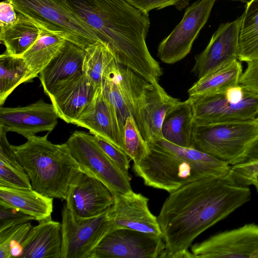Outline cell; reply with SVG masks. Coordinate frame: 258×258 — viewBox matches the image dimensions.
I'll return each mask as SVG.
<instances>
[{
  "label": "cell",
  "instance_id": "2",
  "mask_svg": "<svg viewBox=\"0 0 258 258\" xmlns=\"http://www.w3.org/2000/svg\"><path fill=\"white\" fill-rule=\"evenodd\" d=\"M71 9L106 45L116 61L149 82L162 72L150 53L146 39L150 21L126 0H66Z\"/></svg>",
  "mask_w": 258,
  "mask_h": 258
},
{
  "label": "cell",
  "instance_id": "43",
  "mask_svg": "<svg viewBox=\"0 0 258 258\" xmlns=\"http://www.w3.org/2000/svg\"><path fill=\"white\" fill-rule=\"evenodd\" d=\"M250 185H253L258 192V174L255 175L250 181Z\"/></svg>",
  "mask_w": 258,
  "mask_h": 258
},
{
  "label": "cell",
  "instance_id": "31",
  "mask_svg": "<svg viewBox=\"0 0 258 258\" xmlns=\"http://www.w3.org/2000/svg\"><path fill=\"white\" fill-rule=\"evenodd\" d=\"M32 227L28 222L0 231V258L19 257L22 243Z\"/></svg>",
  "mask_w": 258,
  "mask_h": 258
},
{
  "label": "cell",
  "instance_id": "32",
  "mask_svg": "<svg viewBox=\"0 0 258 258\" xmlns=\"http://www.w3.org/2000/svg\"><path fill=\"white\" fill-rule=\"evenodd\" d=\"M123 141L125 152L133 161V165L138 164L147 154L148 145L132 115L128 116L125 121Z\"/></svg>",
  "mask_w": 258,
  "mask_h": 258
},
{
  "label": "cell",
  "instance_id": "17",
  "mask_svg": "<svg viewBox=\"0 0 258 258\" xmlns=\"http://www.w3.org/2000/svg\"><path fill=\"white\" fill-rule=\"evenodd\" d=\"M149 199L133 190L114 196V203L107 215L114 229H129L162 236L157 217L150 212Z\"/></svg>",
  "mask_w": 258,
  "mask_h": 258
},
{
  "label": "cell",
  "instance_id": "41",
  "mask_svg": "<svg viewBox=\"0 0 258 258\" xmlns=\"http://www.w3.org/2000/svg\"><path fill=\"white\" fill-rule=\"evenodd\" d=\"M244 95V89L239 85L230 88L225 93L227 100L232 103L241 101L243 98Z\"/></svg>",
  "mask_w": 258,
  "mask_h": 258
},
{
  "label": "cell",
  "instance_id": "28",
  "mask_svg": "<svg viewBox=\"0 0 258 258\" xmlns=\"http://www.w3.org/2000/svg\"><path fill=\"white\" fill-rule=\"evenodd\" d=\"M240 16L238 59L248 62L258 59V0H248Z\"/></svg>",
  "mask_w": 258,
  "mask_h": 258
},
{
  "label": "cell",
  "instance_id": "15",
  "mask_svg": "<svg viewBox=\"0 0 258 258\" xmlns=\"http://www.w3.org/2000/svg\"><path fill=\"white\" fill-rule=\"evenodd\" d=\"M240 16L221 24L206 47L195 57L191 72L198 79L238 58Z\"/></svg>",
  "mask_w": 258,
  "mask_h": 258
},
{
  "label": "cell",
  "instance_id": "22",
  "mask_svg": "<svg viewBox=\"0 0 258 258\" xmlns=\"http://www.w3.org/2000/svg\"><path fill=\"white\" fill-rule=\"evenodd\" d=\"M29 230L22 243L21 258H61V223L51 218L41 220Z\"/></svg>",
  "mask_w": 258,
  "mask_h": 258
},
{
  "label": "cell",
  "instance_id": "16",
  "mask_svg": "<svg viewBox=\"0 0 258 258\" xmlns=\"http://www.w3.org/2000/svg\"><path fill=\"white\" fill-rule=\"evenodd\" d=\"M58 118L52 103L43 99L25 106L0 107V126L26 139L39 132H51L56 126Z\"/></svg>",
  "mask_w": 258,
  "mask_h": 258
},
{
  "label": "cell",
  "instance_id": "21",
  "mask_svg": "<svg viewBox=\"0 0 258 258\" xmlns=\"http://www.w3.org/2000/svg\"><path fill=\"white\" fill-rule=\"evenodd\" d=\"M84 49L66 40L57 54L39 74L44 92L53 90L83 74Z\"/></svg>",
  "mask_w": 258,
  "mask_h": 258
},
{
  "label": "cell",
  "instance_id": "40",
  "mask_svg": "<svg viewBox=\"0 0 258 258\" xmlns=\"http://www.w3.org/2000/svg\"><path fill=\"white\" fill-rule=\"evenodd\" d=\"M17 14L14 6L9 1L0 3L1 30L7 29L14 24L17 20Z\"/></svg>",
  "mask_w": 258,
  "mask_h": 258
},
{
  "label": "cell",
  "instance_id": "24",
  "mask_svg": "<svg viewBox=\"0 0 258 258\" xmlns=\"http://www.w3.org/2000/svg\"><path fill=\"white\" fill-rule=\"evenodd\" d=\"M193 125V109L188 97L166 112L161 126L162 138L178 146L190 147Z\"/></svg>",
  "mask_w": 258,
  "mask_h": 258
},
{
  "label": "cell",
  "instance_id": "11",
  "mask_svg": "<svg viewBox=\"0 0 258 258\" xmlns=\"http://www.w3.org/2000/svg\"><path fill=\"white\" fill-rule=\"evenodd\" d=\"M243 98L236 103L227 100L225 93L190 99L194 124L211 125L253 119L258 116V93L244 90Z\"/></svg>",
  "mask_w": 258,
  "mask_h": 258
},
{
  "label": "cell",
  "instance_id": "27",
  "mask_svg": "<svg viewBox=\"0 0 258 258\" xmlns=\"http://www.w3.org/2000/svg\"><path fill=\"white\" fill-rule=\"evenodd\" d=\"M16 22L6 29L1 30L0 40L9 54L22 57L37 39L40 27L22 14H17Z\"/></svg>",
  "mask_w": 258,
  "mask_h": 258
},
{
  "label": "cell",
  "instance_id": "34",
  "mask_svg": "<svg viewBox=\"0 0 258 258\" xmlns=\"http://www.w3.org/2000/svg\"><path fill=\"white\" fill-rule=\"evenodd\" d=\"M132 6L149 15V12L154 9H161L169 6H174L178 10L185 8L189 0H126Z\"/></svg>",
  "mask_w": 258,
  "mask_h": 258
},
{
  "label": "cell",
  "instance_id": "25",
  "mask_svg": "<svg viewBox=\"0 0 258 258\" xmlns=\"http://www.w3.org/2000/svg\"><path fill=\"white\" fill-rule=\"evenodd\" d=\"M238 59L215 70L199 79L188 90L189 97L225 93L230 88L238 85L242 73Z\"/></svg>",
  "mask_w": 258,
  "mask_h": 258
},
{
  "label": "cell",
  "instance_id": "7",
  "mask_svg": "<svg viewBox=\"0 0 258 258\" xmlns=\"http://www.w3.org/2000/svg\"><path fill=\"white\" fill-rule=\"evenodd\" d=\"M66 143L80 169L102 181L113 196L132 191L130 177L124 174L105 153L95 136L76 131Z\"/></svg>",
  "mask_w": 258,
  "mask_h": 258
},
{
  "label": "cell",
  "instance_id": "26",
  "mask_svg": "<svg viewBox=\"0 0 258 258\" xmlns=\"http://www.w3.org/2000/svg\"><path fill=\"white\" fill-rule=\"evenodd\" d=\"M40 28L37 39L22 57L29 68L32 79L39 74L57 54L66 39L45 29Z\"/></svg>",
  "mask_w": 258,
  "mask_h": 258
},
{
  "label": "cell",
  "instance_id": "10",
  "mask_svg": "<svg viewBox=\"0 0 258 258\" xmlns=\"http://www.w3.org/2000/svg\"><path fill=\"white\" fill-rule=\"evenodd\" d=\"M216 1L198 0L186 9L180 22L158 45L157 55L162 62L173 64L188 54Z\"/></svg>",
  "mask_w": 258,
  "mask_h": 258
},
{
  "label": "cell",
  "instance_id": "19",
  "mask_svg": "<svg viewBox=\"0 0 258 258\" xmlns=\"http://www.w3.org/2000/svg\"><path fill=\"white\" fill-rule=\"evenodd\" d=\"M98 87L83 74L58 87L48 96L59 118L73 124L92 102Z\"/></svg>",
  "mask_w": 258,
  "mask_h": 258
},
{
  "label": "cell",
  "instance_id": "23",
  "mask_svg": "<svg viewBox=\"0 0 258 258\" xmlns=\"http://www.w3.org/2000/svg\"><path fill=\"white\" fill-rule=\"evenodd\" d=\"M53 199L33 189L0 186V205L18 209L38 222L51 218Z\"/></svg>",
  "mask_w": 258,
  "mask_h": 258
},
{
  "label": "cell",
  "instance_id": "3",
  "mask_svg": "<svg viewBox=\"0 0 258 258\" xmlns=\"http://www.w3.org/2000/svg\"><path fill=\"white\" fill-rule=\"evenodd\" d=\"M147 143V154L133 165L134 171L146 186L170 193L189 182L230 173L231 166L228 163L191 147L163 138Z\"/></svg>",
  "mask_w": 258,
  "mask_h": 258
},
{
  "label": "cell",
  "instance_id": "30",
  "mask_svg": "<svg viewBox=\"0 0 258 258\" xmlns=\"http://www.w3.org/2000/svg\"><path fill=\"white\" fill-rule=\"evenodd\" d=\"M85 50L83 74L97 87H99L105 70L115 58L108 46L100 40L88 46Z\"/></svg>",
  "mask_w": 258,
  "mask_h": 258
},
{
  "label": "cell",
  "instance_id": "13",
  "mask_svg": "<svg viewBox=\"0 0 258 258\" xmlns=\"http://www.w3.org/2000/svg\"><path fill=\"white\" fill-rule=\"evenodd\" d=\"M194 258H258V225L249 223L193 245Z\"/></svg>",
  "mask_w": 258,
  "mask_h": 258
},
{
  "label": "cell",
  "instance_id": "6",
  "mask_svg": "<svg viewBox=\"0 0 258 258\" xmlns=\"http://www.w3.org/2000/svg\"><path fill=\"white\" fill-rule=\"evenodd\" d=\"M40 28L86 49L98 40L66 0H6Z\"/></svg>",
  "mask_w": 258,
  "mask_h": 258
},
{
  "label": "cell",
  "instance_id": "9",
  "mask_svg": "<svg viewBox=\"0 0 258 258\" xmlns=\"http://www.w3.org/2000/svg\"><path fill=\"white\" fill-rule=\"evenodd\" d=\"M148 82L114 59L105 70L102 82L103 92L114 107L122 129L127 117L137 121Z\"/></svg>",
  "mask_w": 258,
  "mask_h": 258
},
{
  "label": "cell",
  "instance_id": "18",
  "mask_svg": "<svg viewBox=\"0 0 258 258\" xmlns=\"http://www.w3.org/2000/svg\"><path fill=\"white\" fill-rule=\"evenodd\" d=\"M73 124L88 130L90 134L125 152L123 130L114 107L103 92L102 84L92 102Z\"/></svg>",
  "mask_w": 258,
  "mask_h": 258
},
{
  "label": "cell",
  "instance_id": "44",
  "mask_svg": "<svg viewBox=\"0 0 258 258\" xmlns=\"http://www.w3.org/2000/svg\"><path fill=\"white\" fill-rule=\"evenodd\" d=\"M230 1H238V2H242V3H245L248 0H230Z\"/></svg>",
  "mask_w": 258,
  "mask_h": 258
},
{
  "label": "cell",
  "instance_id": "39",
  "mask_svg": "<svg viewBox=\"0 0 258 258\" xmlns=\"http://www.w3.org/2000/svg\"><path fill=\"white\" fill-rule=\"evenodd\" d=\"M7 133L3 127L0 126V163L24 171L13 154L12 145L9 143L7 138Z\"/></svg>",
  "mask_w": 258,
  "mask_h": 258
},
{
  "label": "cell",
  "instance_id": "1",
  "mask_svg": "<svg viewBox=\"0 0 258 258\" xmlns=\"http://www.w3.org/2000/svg\"><path fill=\"white\" fill-rule=\"evenodd\" d=\"M251 198L230 174L200 179L169 193L157 217L165 244L160 257L194 258L188 250L201 233Z\"/></svg>",
  "mask_w": 258,
  "mask_h": 258
},
{
  "label": "cell",
  "instance_id": "37",
  "mask_svg": "<svg viewBox=\"0 0 258 258\" xmlns=\"http://www.w3.org/2000/svg\"><path fill=\"white\" fill-rule=\"evenodd\" d=\"M229 174L238 184L248 186L258 174V160L231 166Z\"/></svg>",
  "mask_w": 258,
  "mask_h": 258
},
{
  "label": "cell",
  "instance_id": "33",
  "mask_svg": "<svg viewBox=\"0 0 258 258\" xmlns=\"http://www.w3.org/2000/svg\"><path fill=\"white\" fill-rule=\"evenodd\" d=\"M0 186L31 189L30 179L24 171L0 163Z\"/></svg>",
  "mask_w": 258,
  "mask_h": 258
},
{
  "label": "cell",
  "instance_id": "20",
  "mask_svg": "<svg viewBox=\"0 0 258 258\" xmlns=\"http://www.w3.org/2000/svg\"><path fill=\"white\" fill-rule=\"evenodd\" d=\"M180 100L169 95L158 82H149L144 93L136 123L147 142L162 138L166 112Z\"/></svg>",
  "mask_w": 258,
  "mask_h": 258
},
{
  "label": "cell",
  "instance_id": "14",
  "mask_svg": "<svg viewBox=\"0 0 258 258\" xmlns=\"http://www.w3.org/2000/svg\"><path fill=\"white\" fill-rule=\"evenodd\" d=\"M65 200L73 214L90 218L108 210L114 203V196L102 181L79 169L69 183Z\"/></svg>",
  "mask_w": 258,
  "mask_h": 258
},
{
  "label": "cell",
  "instance_id": "36",
  "mask_svg": "<svg viewBox=\"0 0 258 258\" xmlns=\"http://www.w3.org/2000/svg\"><path fill=\"white\" fill-rule=\"evenodd\" d=\"M34 220L33 217L18 209L0 205V231Z\"/></svg>",
  "mask_w": 258,
  "mask_h": 258
},
{
  "label": "cell",
  "instance_id": "29",
  "mask_svg": "<svg viewBox=\"0 0 258 258\" xmlns=\"http://www.w3.org/2000/svg\"><path fill=\"white\" fill-rule=\"evenodd\" d=\"M30 71L22 57L6 51L0 55V105L19 85L32 80Z\"/></svg>",
  "mask_w": 258,
  "mask_h": 258
},
{
  "label": "cell",
  "instance_id": "12",
  "mask_svg": "<svg viewBox=\"0 0 258 258\" xmlns=\"http://www.w3.org/2000/svg\"><path fill=\"white\" fill-rule=\"evenodd\" d=\"M165 248L161 236L118 228L102 239L92 258H156L160 257Z\"/></svg>",
  "mask_w": 258,
  "mask_h": 258
},
{
  "label": "cell",
  "instance_id": "35",
  "mask_svg": "<svg viewBox=\"0 0 258 258\" xmlns=\"http://www.w3.org/2000/svg\"><path fill=\"white\" fill-rule=\"evenodd\" d=\"M95 137L99 145L108 156L116 164L124 174L130 176L128 169L130 168V161L131 159L126 153L104 139Z\"/></svg>",
  "mask_w": 258,
  "mask_h": 258
},
{
  "label": "cell",
  "instance_id": "5",
  "mask_svg": "<svg viewBox=\"0 0 258 258\" xmlns=\"http://www.w3.org/2000/svg\"><path fill=\"white\" fill-rule=\"evenodd\" d=\"M258 140V116L253 119L193 125L190 147L228 163H244Z\"/></svg>",
  "mask_w": 258,
  "mask_h": 258
},
{
  "label": "cell",
  "instance_id": "38",
  "mask_svg": "<svg viewBox=\"0 0 258 258\" xmlns=\"http://www.w3.org/2000/svg\"><path fill=\"white\" fill-rule=\"evenodd\" d=\"M238 85L244 90L258 93V59L247 62V67L239 78Z\"/></svg>",
  "mask_w": 258,
  "mask_h": 258
},
{
  "label": "cell",
  "instance_id": "8",
  "mask_svg": "<svg viewBox=\"0 0 258 258\" xmlns=\"http://www.w3.org/2000/svg\"><path fill=\"white\" fill-rule=\"evenodd\" d=\"M107 211L90 218L79 217L64 205L61 223V258H92L102 239L114 229Z\"/></svg>",
  "mask_w": 258,
  "mask_h": 258
},
{
  "label": "cell",
  "instance_id": "42",
  "mask_svg": "<svg viewBox=\"0 0 258 258\" xmlns=\"http://www.w3.org/2000/svg\"><path fill=\"white\" fill-rule=\"evenodd\" d=\"M258 160V140L247 156L244 163Z\"/></svg>",
  "mask_w": 258,
  "mask_h": 258
},
{
  "label": "cell",
  "instance_id": "4",
  "mask_svg": "<svg viewBox=\"0 0 258 258\" xmlns=\"http://www.w3.org/2000/svg\"><path fill=\"white\" fill-rule=\"evenodd\" d=\"M48 135L31 136L23 144L12 145V149L33 189L48 198L64 200L79 165L66 143H52Z\"/></svg>",
  "mask_w": 258,
  "mask_h": 258
}]
</instances>
